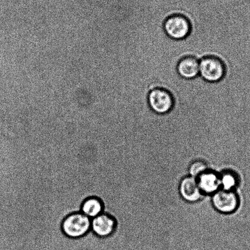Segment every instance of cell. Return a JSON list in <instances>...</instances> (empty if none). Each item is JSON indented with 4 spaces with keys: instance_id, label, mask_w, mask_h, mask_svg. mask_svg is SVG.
I'll use <instances>...</instances> for the list:
<instances>
[{
    "instance_id": "obj_1",
    "label": "cell",
    "mask_w": 250,
    "mask_h": 250,
    "mask_svg": "<svg viewBox=\"0 0 250 250\" xmlns=\"http://www.w3.org/2000/svg\"><path fill=\"white\" fill-rule=\"evenodd\" d=\"M91 219L81 212L67 216L62 223V230L65 236L78 239L90 231Z\"/></svg>"
},
{
    "instance_id": "obj_2",
    "label": "cell",
    "mask_w": 250,
    "mask_h": 250,
    "mask_svg": "<svg viewBox=\"0 0 250 250\" xmlns=\"http://www.w3.org/2000/svg\"><path fill=\"white\" fill-rule=\"evenodd\" d=\"M191 29L189 19L180 14H172L167 18L164 24L165 33L174 41L186 40L190 36Z\"/></svg>"
},
{
    "instance_id": "obj_3",
    "label": "cell",
    "mask_w": 250,
    "mask_h": 250,
    "mask_svg": "<svg viewBox=\"0 0 250 250\" xmlns=\"http://www.w3.org/2000/svg\"><path fill=\"white\" fill-rule=\"evenodd\" d=\"M227 68L222 60L208 56L200 60V76L210 83H216L224 79Z\"/></svg>"
},
{
    "instance_id": "obj_4",
    "label": "cell",
    "mask_w": 250,
    "mask_h": 250,
    "mask_svg": "<svg viewBox=\"0 0 250 250\" xmlns=\"http://www.w3.org/2000/svg\"><path fill=\"white\" fill-rule=\"evenodd\" d=\"M147 104L153 112L165 115L173 110L174 100L173 95L167 89L157 88L148 94Z\"/></svg>"
},
{
    "instance_id": "obj_5",
    "label": "cell",
    "mask_w": 250,
    "mask_h": 250,
    "mask_svg": "<svg viewBox=\"0 0 250 250\" xmlns=\"http://www.w3.org/2000/svg\"><path fill=\"white\" fill-rule=\"evenodd\" d=\"M212 204L213 207L218 212L226 214L234 212L239 208V196L234 191L220 189L213 194Z\"/></svg>"
},
{
    "instance_id": "obj_6",
    "label": "cell",
    "mask_w": 250,
    "mask_h": 250,
    "mask_svg": "<svg viewBox=\"0 0 250 250\" xmlns=\"http://www.w3.org/2000/svg\"><path fill=\"white\" fill-rule=\"evenodd\" d=\"M117 222L112 216L103 213L91 219V230L97 236L105 238L110 236L115 232Z\"/></svg>"
},
{
    "instance_id": "obj_7",
    "label": "cell",
    "mask_w": 250,
    "mask_h": 250,
    "mask_svg": "<svg viewBox=\"0 0 250 250\" xmlns=\"http://www.w3.org/2000/svg\"><path fill=\"white\" fill-rule=\"evenodd\" d=\"M179 192L184 200L190 203L197 202L203 195L196 179L192 176L186 177L181 181Z\"/></svg>"
},
{
    "instance_id": "obj_8",
    "label": "cell",
    "mask_w": 250,
    "mask_h": 250,
    "mask_svg": "<svg viewBox=\"0 0 250 250\" xmlns=\"http://www.w3.org/2000/svg\"><path fill=\"white\" fill-rule=\"evenodd\" d=\"M176 70L183 79H195L200 76V60L191 56L182 58L177 65Z\"/></svg>"
},
{
    "instance_id": "obj_9",
    "label": "cell",
    "mask_w": 250,
    "mask_h": 250,
    "mask_svg": "<svg viewBox=\"0 0 250 250\" xmlns=\"http://www.w3.org/2000/svg\"><path fill=\"white\" fill-rule=\"evenodd\" d=\"M200 190L204 194H214L221 188L220 175L209 169L196 178Z\"/></svg>"
},
{
    "instance_id": "obj_10",
    "label": "cell",
    "mask_w": 250,
    "mask_h": 250,
    "mask_svg": "<svg viewBox=\"0 0 250 250\" xmlns=\"http://www.w3.org/2000/svg\"><path fill=\"white\" fill-rule=\"evenodd\" d=\"M103 212V203L98 198H88L84 200L82 204L81 212L91 219L98 217Z\"/></svg>"
},
{
    "instance_id": "obj_11",
    "label": "cell",
    "mask_w": 250,
    "mask_h": 250,
    "mask_svg": "<svg viewBox=\"0 0 250 250\" xmlns=\"http://www.w3.org/2000/svg\"><path fill=\"white\" fill-rule=\"evenodd\" d=\"M221 188L223 190L234 191L239 184V177L234 171H226L220 175Z\"/></svg>"
},
{
    "instance_id": "obj_12",
    "label": "cell",
    "mask_w": 250,
    "mask_h": 250,
    "mask_svg": "<svg viewBox=\"0 0 250 250\" xmlns=\"http://www.w3.org/2000/svg\"><path fill=\"white\" fill-rule=\"evenodd\" d=\"M208 169L207 165L205 162L197 161L191 165L189 171H190L191 176L196 178Z\"/></svg>"
}]
</instances>
